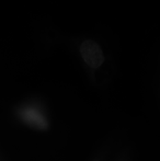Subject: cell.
<instances>
[{"instance_id": "cell-1", "label": "cell", "mask_w": 160, "mask_h": 161, "mask_svg": "<svg viewBox=\"0 0 160 161\" xmlns=\"http://www.w3.org/2000/svg\"><path fill=\"white\" fill-rule=\"evenodd\" d=\"M80 54L86 64L94 69L99 68L104 62L102 49L93 41H85L80 46Z\"/></svg>"}, {"instance_id": "cell-2", "label": "cell", "mask_w": 160, "mask_h": 161, "mask_svg": "<svg viewBox=\"0 0 160 161\" xmlns=\"http://www.w3.org/2000/svg\"><path fill=\"white\" fill-rule=\"evenodd\" d=\"M94 161H99V160H94Z\"/></svg>"}]
</instances>
